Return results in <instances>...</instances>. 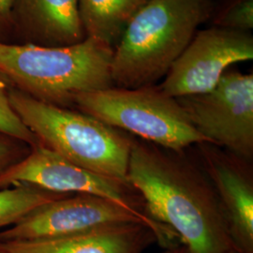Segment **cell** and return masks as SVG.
<instances>
[{
  "mask_svg": "<svg viewBox=\"0 0 253 253\" xmlns=\"http://www.w3.org/2000/svg\"><path fill=\"white\" fill-rule=\"evenodd\" d=\"M127 181L150 216L191 253H237L216 193L196 160L133 138Z\"/></svg>",
  "mask_w": 253,
  "mask_h": 253,
  "instance_id": "6da1fadb",
  "label": "cell"
},
{
  "mask_svg": "<svg viewBox=\"0 0 253 253\" xmlns=\"http://www.w3.org/2000/svg\"><path fill=\"white\" fill-rule=\"evenodd\" d=\"M215 9L213 0H148L114 50V86L132 89L155 85Z\"/></svg>",
  "mask_w": 253,
  "mask_h": 253,
  "instance_id": "7a4b0ae2",
  "label": "cell"
},
{
  "mask_svg": "<svg viewBox=\"0 0 253 253\" xmlns=\"http://www.w3.org/2000/svg\"><path fill=\"white\" fill-rule=\"evenodd\" d=\"M113 55L112 47L89 37L64 47L0 42V72L28 96L74 109L79 94L114 86Z\"/></svg>",
  "mask_w": 253,
  "mask_h": 253,
  "instance_id": "3957f363",
  "label": "cell"
},
{
  "mask_svg": "<svg viewBox=\"0 0 253 253\" xmlns=\"http://www.w3.org/2000/svg\"><path fill=\"white\" fill-rule=\"evenodd\" d=\"M9 101L40 144L83 168L128 182L133 136L76 109L36 100L15 87L9 91Z\"/></svg>",
  "mask_w": 253,
  "mask_h": 253,
  "instance_id": "277c9868",
  "label": "cell"
},
{
  "mask_svg": "<svg viewBox=\"0 0 253 253\" xmlns=\"http://www.w3.org/2000/svg\"><path fill=\"white\" fill-rule=\"evenodd\" d=\"M74 109L141 140L173 151L209 143L193 126L175 98L160 85L110 87L79 94Z\"/></svg>",
  "mask_w": 253,
  "mask_h": 253,
  "instance_id": "5b68a950",
  "label": "cell"
},
{
  "mask_svg": "<svg viewBox=\"0 0 253 253\" xmlns=\"http://www.w3.org/2000/svg\"><path fill=\"white\" fill-rule=\"evenodd\" d=\"M31 185L60 194H90L126 208L153 231L158 244H176L175 234L150 216L145 201L128 182L114 179L66 160L42 144L31 147L20 162L0 174V189Z\"/></svg>",
  "mask_w": 253,
  "mask_h": 253,
  "instance_id": "8992f818",
  "label": "cell"
},
{
  "mask_svg": "<svg viewBox=\"0 0 253 253\" xmlns=\"http://www.w3.org/2000/svg\"><path fill=\"white\" fill-rule=\"evenodd\" d=\"M175 99L209 143L253 162V74L226 71L212 90Z\"/></svg>",
  "mask_w": 253,
  "mask_h": 253,
  "instance_id": "52a82bcc",
  "label": "cell"
},
{
  "mask_svg": "<svg viewBox=\"0 0 253 253\" xmlns=\"http://www.w3.org/2000/svg\"><path fill=\"white\" fill-rule=\"evenodd\" d=\"M253 58L250 32L213 27L200 30L165 75L162 90L172 98L212 90L227 69Z\"/></svg>",
  "mask_w": 253,
  "mask_h": 253,
  "instance_id": "ba28073f",
  "label": "cell"
},
{
  "mask_svg": "<svg viewBox=\"0 0 253 253\" xmlns=\"http://www.w3.org/2000/svg\"><path fill=\"white\" fill-rule=\"evenodd\" d=\"M125 223L144 224L110 200L90 194H68L38 207L0 231V243L55 239Z\"/></svg>",
  "mask_w": 253,
  "mask_h": 253,
  "instance_id": "9c48e42d",
  "label": "cell"
},
{
  "mask_svg": "<svg viewBox=\"0 0 253 253\" xmlns=\"http://www.w3.org/2000/svg\"><path fill=\"white\" fill-rule=\"evenodd\" d=\"M196 161L216 193L237 253H253L252 162L211 143L195 145Z\"/></svg>",
  "mask_w": 253,
  "mask_h": 253,
  "instance_id": "30bf717a",
  "label": "cell"
},
{
  "mask_svg": "<svg viewBox=\"0 0 253 253\" xmlns=\"http://www.w3.org/2000/svg\"><path fill=\"white\" fill-rule=\"evenodd\" d=\"M158 243L153 231L142 223L101 227L55 239L0 243L8 253H144Z\"/></svg>",
  "mask_w": 253,
  "mask_h": 253,
  "instance_id": "8fae6325",
  "label": "cell"
},
{
  "mask_svg": "<svg viewBox=\"0 0 253 253\" xmlns=\"http://www.w3.org/2000/svg\"><path fill=\"white\" fill-rule=\"evenodd\" d=\"M14 17L24 43L64 47L86 39L78 0H16Z\"/></svg>",
  "mask_w": 253,
  "mask_h": 253,
  "instance_id": "7c38bea8",
  "label": "cell"
},
{
  "mask_svg": "<svg viewBox=\"0 0 253 253\" xmlns=\"http://www.w3.org/2000/svg\"><path fill=\"white\" fill-rule=\"evenodd\" d=\"M148 0H78L86 38H94L114 50L130 21Z\"/></svg>",
  "mask_w": 253,
  "mask_h": 253,
  "instance_id": "4fadbf2b",
  "label": "cell"
},
{
  "mask_svg": "<svg viewBox=\"0 0 253 253\" xmlns=\"http://www.w3.org/2000/svg\"><path fill=\"white\" fill-rule=\"evenodd\" d=\"M60 194L31 185H16L0 189V229L11 226L32 210L61 198Z\"/></svg>",
  "mask_w": 253,
  "mask_h": 253,
  "instance_id": "5bb4252c",
  "label": "cell"
},
{
  "mask_svg": "<svg viewBox=\"0 0 253 253\" xmlns=\"http://www.w3.org/2000/svg\"><path fill=\"white\" fill-rule=\"evenodd\" d=\"M14 87L9 78L0 72V133L13 137L33 147L39 141L20 119L9 101V91Z\"/></svg>",
  "mask_w": 253,
  "mask_h": 253,
  "instance_id": "9a60e30c",
  "label": "cell"
},
{
  "mask_svg": "<svg viewBox=\"0 0 253 253\" xmlns=\"http://www.w3.org/2000/svg\"><path fill=\"white\" fill-rule=\"evenodd\" d=\"M212 17L214 27L250 32L253 28V0H232L214 11Z\"/></svg>",
  "mask_w": 253,
  "mask_h": 253,
  "instance_id": "2e32d148",
  "label": "cell"
},
{
  "mask_svg": "<svg viewBox=\"0 0 253 253\" xmlns=\"http://www.w3.org/2000/svg\"><path fill=\"white\" fill-rule=\"evenodd\" d=\"M30 149L24 142L0 133V174L23 160Z\"/></svg>",
  "mask_w": 253,
  "mask_h": 253,
  "instance_id": "e0dca14e",
  "label": "cell"
},
{
  "mask_svg": "<svg viewBox=\"0 0 253 253\" xmlns=\"http://www.w3.org/2000/svg\"><path fill=\"white\" fill-rule=\"evenodd\" d=\"M16 0H0V42L9 43V37L15 36Z\"/></svg>",
  "mask_w": 253,
  "mask_h": 253,
  "instance_id": "ac0fdd59",
  "label": "cell"
},
{
  "mask_svg": "<svg viewBox=\"0 0 253 253\" xmlns=\"http://www.w3.org/2000/svg\"><path fill=\"white\" fill-rule=\"evenodd\" d=\"M161 253H191L188 250V248H186L184 245L177 243V244L172 245L170 247L164 248L163 252Z\"/></svg>",
  "mask_w": 253,
  "mask_h": 253,
  "instance_id": "d6986e66",
  "label": "cell"
},
{
  "mask_svg": "<svg viewBox=\"0 0 253 253\" xmlns=\"http://www.w3.org/2000/svg\"><path fill=\"white\" fill-rule=\"evenodd\" d=\"M0 253H7V252H6V251H4V250H3V249H2V248H1V247H0Z\"/></svg>",
  "mask_w": 253,
  "mask_h": 253,
  "instance_id": "ffe728a7",
  "label": "cell"
}]
</instances>
